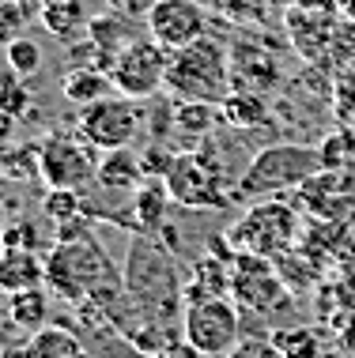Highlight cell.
<instances>
[{
    "label": "cell",
    "mask_w": 355,
    "mask_h": 358,
    "mask_svg": "<svg viewBox=\"0 0 355 358\" xmlns=\"http://www.w3.org/2000/svg\"><path fill=\"white\" fill-rule=\"evenodd\" d=\"M121 283L118 268L106 260V249L95 238V227L88 215L57 222V241L46 257V287L57 298L80 306L88 302L95 290Z\"/></svg>",
    "instance_id": "obj_1"
},
{
    "label": "cell",
    "mask_w": 355,
    "mask_h": 358,
    "mask_svg": "<svg viewBox=\"0 0 355 358\" xmlns=\"http://www.w3.org/2000/svg\"><path fill=\"white\" fill-rule=\"evenodd\" d=\"M121 283H125V294L137 302V309L155 324L167 321L178 306H186V287L178 283L170 249H167V241H159L155 234L132 238Z\"/></svg>",
    "instance_id": "obj_2"
},
{
    "label": "cell",
    "mask_w": 355,
    "mask_h": 358,
    "mask_svg": "<svg viewBox=\"0 0 355 358\" xmlns=\"http://www.w3.org/2000/svg\"><path fill=\"white\" fill-rule=\"evenodd\" d=\"M167 189L174 204L193 208V211H223L235 204V170L219 155V143L204 136L200 148L174 151V162L167 170Z\"/></svg>",
    "instance_id": "obj_3"
},
{
    "label": "cell",
    "mask_w": 355,
    "mask_h": 358,
    "mask_svg": "<svg viewBox=\"0 0 355 358\" xmlns=\"http://www.w3.org/2000/svg\"><path fill=\"white\" fill-rule=\"evenodd\" d=\"M162 91L174 102H212L219 106L235 91L231 53L219 38H197V42L170 50L167 57V83Z\"/></svg>",
    "instance_id": "obj_4"
},
{
    "label": "cell",
    "mask_w": 355,
    "mask_h": 358,
    "mask_svg": "<svg viewBox=\"0 0 355 358\" xmlns=\"http://www.w3.org/2000/svg\"><path fill=\"white\" fill-rule=\"evenodd\" d=\"M325 170L321 148L310 143H268L242 166L235 181V200H268L302 189L314 173Z\"/></svg>",
    "instance_id": "obj_5"
},
{
    "label": "cell",
    "mask_w": 355,
    "mask_h": 358,
    "mask_svg": "<svg viewBox=\"0 0 355 358\" xmlns=\"http://www.w3.org/2000/svg\"><path fill=\"white\" fill-rule=\"evenodd\" d=\"M181 336L200 358H227L242 336V306L227 302L223 294L189 302L181 317Z\"/></svg>",
    "instance_id": "obj_6"
},
{
    "label": "cell",
    "mask_w": 355,
    "mask_h": 358,
    "mask_svg": "<svg viewBox=\"0 0 355 358\" xmlns=\"http://www.w3.org/2000/svg\"><path fill=\"white\" fill-rule=\"evenodd\" d=\"M295 234H299V219L295 208L284 200H257L246 211V219L231 230V241L238 253H257V257H280L291 249Z\"/></svg>",
    "instance_id": "obj_7"
},
{
    "label": "cell",
    "mask_w": 355,
    "mask_h": 358,
    "mask_svg": "<svg viewBox=\"0 0 355 358\" xmlns=\"http://www.w3.org/2000/svg\"><path fill=\"white\" fill-rule=\"evenodd\" d=\"M38 166L42 181L53 189H88L99 173V148L76 132H50L38 143Z\"/></svg>",
    "instance_id": "obj_8"
},
{
    "label": "cell",
    "mask_w": 355,
    "mask_h": 358,
    "mask_svg": "<svg viewBox=\"0 0 355 358\" xmlns=\"http://www.w3.org/2000/svg\"><path fill=\"white\" fill-rule=\"evenodd\" d=\"M80 136L99 151H113V148H132V140L144 129V113L137 99H125V94H106V99L91 102L80 110L76 121Z\"/></svg>",
    "instance_id": "obj_9"
},
{
    "label": "cell",
    "mask_w": 355,
    "mask_h": 358,
    "mask_svg": "<svg viewBox=\"0 0 355 358\" xmlns=\"http://www.w3.org/2000/svg\"><path fill=\"white\" fill-rule=\"evenodd\" d=\"M167 57H170V50H162L151 34L132 38L110 64L113 91L125 94V99H137V102L159 94L162 83H167Z\"/></svg>",
    "instance_id": "obj_10"
},
{
    "label": "cell",
    "mask_w": 355,
    "mask_h": 358,
    "mask_svg": "<svg viewBox=\"0 0 355 358\" xmlns=\"http://www.w3.org/2000/svg\"><path fill=\"white\" fill-rule=\"evenodd\" d=\"M231 290H235V302L249 309V313H268V309L284 306V283L276 279V272L268 268V257L257 253H238L231 264Z\"/></svg>",
    "instance_id": "obj_11"
},
{
    "label": "cell",
    "mask_w": 355,
    "mask_h": 358,
    "mask_svg": "<svg viewBox=\"0 0 355 358\" xmlns=\"http://www.w3.org/2000/svg\"><path fill=\"white\" fill-rule=\"evenodd\" d=\"M144 23L162 50H181L208 34V12L197 0H155Z\"/></svg>",
    "instance_id": "obj_12"
},
{
    "label": "cell",
    "mask_w": 355,
    "mask_h": 358,
    "mask_svg": "<svg viewBox=\"0 0 355 358\" xmlns=\"http://www.w3.org/2000/svg\"><path fill=\"white\" fill-rule=\"evenodd\" d=\"M174 204V196H170L167 181L162 178H144L140 189L132 192V230L137 234H155L167 227V211Z\"/></svg>",
    "instance_id": "obj_13"
},
{
    "label": "cell",
    "mask_w": 355,
    "mask_h": 358,
    "mask_svg": "<svg viewBox=\"0 0 355 358\" xmlns=\"http://www.w3.org/2000/svg\"><path fill=\"white\" fill-rule=\"evenodd\" d=\"M144 181V166L140 155L132 148H113V151H99V173L95 185L106 192H137Z\"/></svg>",
    "instance_id": "obj_14"
},
{
    "label": "cell",
    "mask_w": 355,
    "mask_h": 358,
    "mask_svg": "<svg viewBox=\"0 0 355 358\" xmlns=\"http://www.w3.org/2000/svg\"><path fill=\"white\" fill-rule=\"evenodd\" d=\"M46 287V260L34 249H0V294Z\"/></svg>",
    "instance_id": "obj_15"
},
{
    "label": "cell",
    "mask_w": 355,
    "mask_h": 358,
    "mask_svg": "<svg viewBox=\"0 0 355 358\" xmlns=\"http://www.w3.org/2000/svg\"><path fill=\"white\" fill-rule=\"evenodd\" d=\"M27 358H88V351L72 328L42 324L38 332L27 336Z\"/></svg>",
    "instance_id": "obj_16"
},
{
    "label": "cell",
    "mask_w": 355,
    "mask_h": 358,
    "mask_svg": "<svg viewBox=\"0 0 355 358\" xmlns=\"http://www.w3.org/2000/svg\"><path fill=\"white\" fill-rule=\"evenodd\" d=\"M38 23L50 31L57 42H76L80 34H88V12H83L80 0H46Z\"/></svg>",
    "instance_id": "obj_17"
},
{
    "label": "cell",
    "mask_w": 355,
    "mask_h": 358,
    "mask_svg": "<svg viewBox=\"0 0 355 358\" xmlns=\"http://www.w3.org/2000/svg\"><path fill=\"white\" fill-rule=\"evenodd\" d=\"M61 91H64V99H69L72 106L83 110V106L113 94V80H110V72L95 69V64H76V69H69V76H64Z\"/></svg>",
    "instance_id": "obj_18"
},
{
    "label": "cell",
    "mask_w": 355,
    "mask_h": 358,
    "mask_svg": "<svg viewBox=\"0 0 355 358\" xmlns=\"http://www.w3.org/2000/svg\"><path fill=\"white\" fill-rule=\"evenodd\" d=\"M287 27H291V42L306 57H314L318 50H329L333 34H337V27H333V19L325 12H291Z\"/></svg>",
    "instance_id": "obj_19"
},
{
    "label": "cell",
    "mask_w": 355,
    "mask_h": 358,
    "mask_svg": "<svg viewBox=\"0 0 355 358\" xmlns=\"http://www.w3.org/2000/svg\"><path fill=\"white\" fill-rule=\"evenodd\" d=\"M219 113H223V124H231L235 132H249L257 124L268 121V106L257 91H231L223 102H219Z\"/></svg>",
    "instance_id": "obj_20"
},
{
    "label": "cell",
    "mask_w": 355,
    "mask_h": 358,
    "mask_svg": "<svg viewBox=\"0 0 355 358\" xmlns=\"http://www.w3.org/2000/svg\"><path fill=\"white\" fill-rule=\"evenodd\" d=\"M50 317V294L42 287H31V290H15L8 294V321L23 332H38Z\"/></svg>",
    "instance_id": "obj_21"
},
{
    "label": "cell",
    "mask_w": 355,
    "mask_h": 358,
    "mask_svg": "<svg viewBox=\"0 0 355 358\" xmlns=\"http://www.w3.org/2000/svg\"><path fill=\"white\" fill-rule=\"evenodd\" d=\"M88 38L99 45L102 53L118 57L125 45L132 42V27H129V15L125 12H106V15H95L88 23Z\"/></svg>",
    "instance_id": "obj_22"
},
{
    "label": "cell",
    "mask_w": 355,
    "mask_h": 358,
    "mask_svg": "<svg viewBox=\"0 0 355 358\" xmlns=\"http://www.w3.org/2000/svg\"><path fill=\"white\" fill-rule=\"evenodd\" d=\"M268 340L280 351V358H321L325 355V343L314 328H276Z\"/></svg>",
    "instance_id": "obj_23"
},
{
    "label": "cell",
    "mask_w": 355,
    "mask_h": 358,
    "mask_svg": "<svg viewBox=\"0 0 355 358\" xmlns=\"http://www.w3.org/2000/svg\"><path fill=\"white\" fill-rule=\"evenodd\" d=\"M216 121H223V113L212 102H178L174 106V129L181 136H208Z\"/></svg>",
    "instance_id": "obj_24"
},
{
    "label": "cell",
    "mask_w": 355,
    "mask_h": 358,
    "mask_svg": "<svg viewBox=\"0 0 355 358\" xmlns=\"http://www.w3.org/2000/svg\"><path fill=\"white\" fill-rule=\"evenodd\" d=\"M42 211H46V219H53V222H69V219H80V215H88L83 211V189H46V196H42Z\"/></svg>",
    "instance_id": "obj_25"
},
{
    "label": "cell",
    "mask_w": 355,
    "mask_h": 358,
    "mask_svg": "<svg viewBox=\"0 0 355 358\" xmlns=\"http://www.w3.org/2000/svg\"><path fill=\"white\" fill-rule=\"evenodd\" d=\"M4 57H8V69L15 76H34L42 69V45L34 42V38H12V42L4 45Z\"/></svg>",
    "instance_id": "obj_26"
},
{
    "label": "cell",
    "mask_w": 355,
    "mask_h": 358,
    "mask_svg": "<svg viewBox=\"0 0 355 358\" xmlns=\"http://www.w3.org/2000/svg\"><path fill=\"white\" fill-rule=\"evenodd\" d=\"M0 106H4L8 113H15V117H23L27 106H31V94H27V87H23V76H15L12 69L0 76Z\"/></svg>",
    "instance_id": "obj_27"
},
{
    "label": "cell",
    "mask_w": 355,
    "mask_h": 358,
    "mask_svg": "<svg viewBox=\"0 0 355 358\" xmlns=\"http://www.w3.org/2000/svg\"><path fill=\"white\" fill-rule=\"evenodd\" d=\"M42 245V238H38L34 222L31 219H8L4 234H0V249H34Z\"/></svg>",
    "instance_id": "obj_28"
},
{
    "label": "cell",
    "mask_w": 355,
    "mask_h": 358,
    "mask_svg": "<svg viewBox=\"0 0 355 358\" xmlns=\"http://www.w3.org/2000/svg\"><path fill=\"white\" fill-rule=\"evenodd\" d=\"M4 178H42V166H38V148H34V143H27V148H8Z\"/></svg>",
    "instance_id": "obj_29"
},
{
    "label": "cell",
    "mask_w": 355,
    "mask_h": 358,
    "mask_svg": "<svg viewBox=\"0 0 355 358\" xmlns=\"http://www.w3.org/2000/svg\"><path fill=\"white\" fill-rule=\"evenodd\" d=\"M170 162H174V151L159 148V143H151L148 151L140 155V166H144V178H167Z\"/></svg>",
    "instance_id": "obj_30"
},
{
    "label": "cell",
    "mask_w": 355,
    "mask_h": 358,
    "mask_svg": "<svg viewBox=\"0 0 355 358\" xmlns=\"http://www.w3.org/2000/svg\"><path fill=\"white\" fill-rule=\"evenodd\" d=\"M227 358H280V351L272 347V340H246V343H238Z\"/></svg>",
    "instance_id": "obj_31"
},
{
    "label": "cell",
    "mask_w": 355,
    "mask_h": 358,
    "mask_svg": "<svg viewBox=\"0 0 355 358\" xmlns=\"http://www.w3.org/2000/svg\"><path fill=\"white\" fill-rule=\"evenodd\" d=\"M15 124H19V117L0 106V143H15Z\"/></svg>",
    "instance_id": "obj_32"
},
{
    "label": "cell",
    "mask_w": 355,
    "mask_h": 358,
    "mask_svg": "<svg viewBox=\"0 0 355 358\" xmlns=\"http://www.w3.org/2000/svg\"><path fill=\"white\" fill-rule=\"evenodd\" d=\"M155 358H200V355H197L189 343H167V347H162V351H159Z\"/></svg>",
    "instance_id": "obj_33"
},
{
    "label": "cell",
    "mask_w": 355,
    "mask_h": 358,
    "mask_svg": "<svg viewBox=\"0 0 355 358\" xmlns=\"http://www.w3.org/2000/svg\"><path fill=\"white\" fill-rule=\"evenodd\" d=\"M340 347L344 351H355V313L340 324Z\"/></svg>",
    "instance_id": "obj_34"
},
{
    "label": "cell",
    "mask_w": 355,
    "mask_h": 358,
    "mask_svg": "<svg viewBox=\"0 0 355 358\" xmlns=\"http://www.w3.org/2000/svg\"><path fill=\"white\" fill-rule=\"evenodd\" d=\"M0 358H27V343H4V347H0Z\"/></svg>",
    "instance_id": "obj_35"
},
{
    "label": "cell",
    "mask_w": 355,
    "mask_h": 358,
    "mask_svg": "<svg viewBox=\"0 0 355 358\" xmlns=\"http://www.w3.org/2000/svg\"><path fill=\"white\" fill-rule=\"evenodd\" d=\"M333 4H337V12L348 19V23H355V0H333Z\"/></svg>",
    "instance_id": "obj_36"
},
{
    "label": "cell",
    "mask_w": 355,
    "mask_h": 358,
    "mask_svg": "<svg viewBox=\"0 0 355 358\" xmlns=\"http://www.w3.org/2000/svg\"><path fill=\"white\" fill-rule=\"evenodd\" d=\"M8 148L12 143H0V178H4V166H8Z\"/></svg>",
    "instance_id": "obj_37"
},
{
    "label": "cell",
    "mask_w": 355,
    "mask_h": 358,
    "mask_svg": "<svg viewBox=\"0 0 355 358\" xmlns=\"http://www.w3.org/2000/svg\"><path fill=\"white\" fill-rule=\"evenodd\" d=\"M4 227H8V208H4V200H0V234H4Z\"/></svg>",
    "instance_id": "obj_38"
}]
</instances>
